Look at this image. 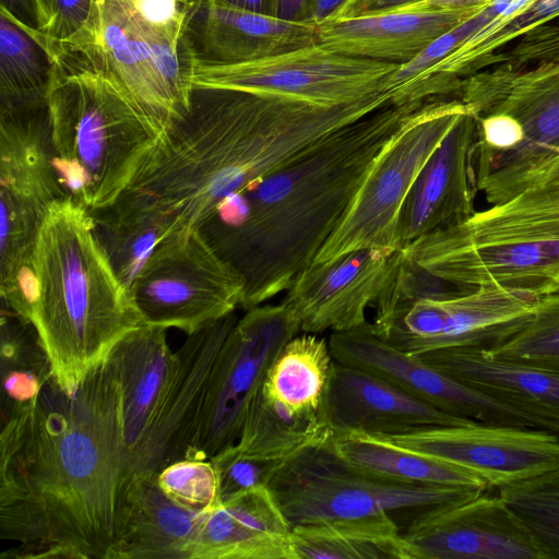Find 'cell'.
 Returning a JSON list of instances; mask_svg holds the SVG:
<instances>
[{
  "mask_svg": "<svg viewBox=\"0 0 559 559\" xmlns=\"http://www.w3.org/2000/svg\"><path fill=\"white\" fill-rule=\"evenodd\" d=\"M129 477L119 389L106 361L74 390L51 376L0 433L1 558L108 559Z\"/></svg>",
  "mask_w": 559,
  "mask_h": 559,
  "instance_id": "obj_1",
  "label": "cell"
},
{
  "mask_svg": "<svg viewBox=\"0 0 559 559\" xmlns=\"http://www.w3.org/2000/svg\"><path fill=\"white\" fill-rule=\"evenodd\" d=\"M391 100L384 92L324 105L278 93L192 85L187 111L159 138L120 197L158 214L166 238L200 229L226 199Z\"/></svg>",
  "mask_w": 559,
  "mask_h": 559,
  "instance_id": "obj_2",
  "label": "cell"
},
{
  "mask_svg": "<svg viewBox=\"0 0 559 559\" xmlns=\"http://www.w3.org/2000/svg\"><path fill=\"white\" fill-rule=\"evenodd\" d=\"M425 102L391 104L328 133L218 206L200 230L243 277L242 309L287 290L311 265L376 156Z\"/></svg>",
  "mask_w": 559,
  "mask_h": 559,
  "instance_id": "obj_3",
  "label": "cell"
},
{
  "mask_svg": "<svg viewBox=\"0 0 559 559\" xmlns=\"http://www.w3.org/2000/svg\"><path fill=\"white\" fill-rule=\"evenodd\" d=\"M34 274L31 322L55 380L72 391L144 323L96 238L90 212L69 197L56 200L44 218Z\"/></svg>",
  "mask_w": 559,
  "mask_h": 559,
  "instance_id": "obj_4",
  "label": "cell"
},
{
  "mask_svg": "<svg viewBox=\"0 0 559 559\" xmlns=\"http://www.w3.org/2000/svg\"><path fill=\"white\" fill-rule=\"evenodd\" d=\"M51 62L47 95L53 167L64 194L88 212L126 191L160 134L107 70L43 39Z\"/></svg>",
  "mask_w": 559,
  "mask_h": 559,
  "instance_id": "obj_5",
  "label": "cell"
},
{
  "mask_svg": "<svg viewBox=\"0 0 559 559\" xmlns=\"http://www.w3.org/2000/svg\"><path fill=\"white\" fill-rule=\"evenodd\" d=\"M402 254L462 292L559 289V171L503 203L407 245Z\"/></svg>",
  "mask_w": 559,
  "mask_h": 559,
  "instance_id": "obj_6",
  "label": "cell"
},
{
  "mask_svg": "<svg viewBox=\"0 0 559 559\" xmlns=\"http://www.w3.org/2000/svg\"><path fill=\"white\" fill-rule=\"evenodd\" d=\"M456 94L476 118L504 115L520 130L512 148L474 157L487 203H503L559 171V48L516 68L491 64L463 78Z\"/></svg>",
  "mask_w": 559,
  "mask_h": 559,
  "instance_id": "obj_7",
  "label": "cell"
},
{
  "mask_svg": "<svg viewBox=\"0 0 559 559\" xmlns=\"http://www.w3.org/2000/svg\"><path fill=\"white\" fill-rule=\"evenodd\" d=\"M332 437L285 462L267 486L292 527L389 515L403 533L427 514L487 491L385 481L343 461L334 450Z\"/></svg>",
  "mask_w": 559,
  "mask_h": 559,
  "instance_id": "obj_8",
  "label": "cell"
},
{
  "mask_svg": "<svg viewBox=\"0 0 559 559\" xmlns=\"http://www.w3.org/2000/svg\"><path fill=\"white\" fill-rule=\"evenodd\" d=\"M63 197L52 163L47 104L0 114V293L2 308L28 322L39 230L50 205Z\"/></svg>",
  "mask_w": 559,
  "mask_h": 559,
  "instance_id": "obj_9",
  "label": "cell"
},
{
  "mask_svg": "<svg viewBox=\"0 0 559 559\" xmlns=\"http://www.w3.org/2000/svg\"><path fill=\"white\" fill-rule=\"evenodd\" d=\"M186 31L145 22L132 0H93L85 26L60 44L117 79L162 136L189 106Z\"/></svg>",
  "mask_w": 559,
  "mask_h": 559,
  "instance_id": "obj_10",
  "label": "cell"
},
{
  "mask_svg": "<svg viewBox=\"0 0 559 559\" xmlns=\"http://www.w3.org/2000/svg\"><path fill=\"white\" fill-rule=\"evenodd\" d=\"M468 108L459 99H427L376 156L338 226L311 264L356 249L399 250L397 219L420 169Z\"/></svg>",
  "mask_w": 559,
  "mask_h": 559,
  "instance_id": "obj_11",
  "label": "cell"
},
{
  "mask_svg": "<svg viewBox=\"0 0 559 559\" xmlns=\"http://www.w3.org/2000/svg\"><path fill=\"white\" fill-rule=\"evenodd\" d=\"M241 274L200 229L160 241L136 275L131 296L145 325L176 328L188 335L240 307Z\"/></svg>",
  "mask_w": 559,
  "mask_h": 559,
  "instance_id": "obj_12",
  "label": "cell"
},
{
  "mask_svg": "<svg viewBox=\"0 0 559 559\" xmlns=\"http://www.w3.org/2000/svg\"><path fill=\"white\" fill-rule=\"evenodd\" d=\"M299 332V321L284 300L253 307L236 321L212 366L185 459L210 460L238 441L267 369Z\"/></svg>",
  "mask_w": 559,
  "mask_h": 559,
  "instance_id": "obj_13",
  "label": "cell"
},
{
  "mask_svg": "<svg viewBox=\"0 0 559 559\" xmlns=\"http://www.w3.org/2000/svg\"><path fill=\"white\" fill-rule=\"evenodd\" d=\"M401 66L342 55L317 44L242 63L190 61L185 76L190 86L262 91L341 105L390 91Z\"/></svg>",
  "mask_w": 559,
  "mask_h": 559,
  "instance_id": "obj_14",
  "label": "cell"
},
{
  "mask_svg": "<svg viewBox=\"0 0 559 559\" xmlns=\"http://www.w3.org/2000/svg\"><path fill=\"white\" fill-rule=\"evenodd\" d=\"M328 342L336 361L381 377L448 414L487 424L544 429L535 417L457 381L420 355L386 343L368 322L332 332Z\"/></svg>",
  "mask_w": 559,
  "mask_h": 559,
  "instance_id": "obj_15",
  "label": "cell"
},
{
  "mask_svg": "<svg viewBox=\"0 0 559 559\" xmlns=\"http://www.w3.org/2000/svg\"><path fill=\"white\" fill-rule=\"evenodd\" d=\"M382 437L466 468L481 477L490 488L559 467V436L540 428L474 421Z\"/></svg>",
  "mask_w": 559,
  "mask_h": 559,
  "instance_id": "obj_16",
  "label": "cell"
},
{
  "mask_svg": "<svg viewBox=\"0 0 559 559\" xmlns=\"http://www.w3.org/2000/svg\"><path fill=\"white\" fill-rule=\"evenodd\" d=\"M539 297L530 290L496 284L420 297L403 318L407 350L421 355L450 347H489L522 325Z\"/></svg>",
  "mask_w": 559,
  "mask_h": 559,
  "instance_id": "obj_17",
  "label": "cell"
},
{
  "mask_svg": "<svg viewBox=\"0 0 559 559\" xmlns=\"http://www.w3.org/2000/svg\"><path fill=\"white\" fill-rule=\"evenodd\" d=\"M401 258V250L365 248L308 266L284 298L300 332L348 331L367 323V308L392 282Z\"/></svg>",
  "mask_w": 559,
  "mask_h": 559,
  "instance_id": "obj_18",
  "label": "cell"
},
{
  "mask_svg": "<svg viewBox=\"0 0 559 559\" xmlns=\"http://www.w3.org/2000/svg\"><path fill=\"white\" fill-rule=\"evenodd\" d=\"M402 534L409 559H544L504 500L486 491L418 519Z\"/></svg>",
  "mask_w": 559,
  "mask_h": 559,
  "instance_id": "obj_19",
  "label": "cell"
},
{
  "mask_svg": "<svg viewBox=\"0 0 559 559\" xmlns=\"http://www.w3.org/2000/svg\"><path fill=\"white\" fill-rule=\"evenodd\" d=\"M477 134V118L467 109L429 156L399 214V250L420 237L461 223L476 212L474 146Z\"/></svg>",
  "mask_w": 559,
  "mask_h": 559,
  "instance_id": "obj_20",
  "label": "cell"
},
{
  "mask_svg": "<svg viewBox=\"0 0 559 559\" xmlns=\"http://www.w3.org/2000/svg\"><path fill=\"white\" fill-rule=\"evenodd\" d=\"M238 319L235 313L188 335L155 419L129 463V477L155 476L186 457L217 353Z\"/></svg>",
  "mask_w": 559,
  "mask_h": 559,
  "instance_id": "obj_21",
  "label": "cell"
},
{
  "mask_svg": "<svg viewBox=\"0 0 559 559\" xmlns=\"http://www.w3.org/2000/svg\"><path fill=\"white\" fill-rule=\"evenodd\" d=\"M317 44L316 25L241 9L222 0H193L185 51L188 63L234 64Z\"/></svg>",
  "mask_w": 559,
  "mask_h": 559,
  "instance_id": "obj_22",
  "label": "cell"
},
{
  "mask_svg": "<svg viewBox=\"0 0 559 559\" xmlns=\"http://www.w3.org/2000/svg\"><path fill=\"white\" fill-rule=\"evenodd\" d=\"M334 433L360 431L392 436L476 420L448 414L388 380L334 359L324 400Z\"/></svg>",
  "mask_w": 559,
  "mask_h": 559,
  "instance_id": "obj_23",
  "label": "cell"
},
{
  "mask_svg": "<svg viewBox=\"0 0 559 559\" xmlns=\"http://www.w3.org/2000/svg\"><path fill=\"white\" fill-rule=\"evenodd\" d=\"M488 2L460 9L408 7L353 19H331L317 26L319 44L350 57L405 64Z\"/></svg>",
  "mask_w": 559,
  "mask_h": 559,
  "instance_id": "obj_24",
  "label": "cell"
},
{
  "mask_svg": "<svg viewBox=\"0 0 559 559\" xmlns=\"http://www.w3.org/2000/svg\"><path fill=\"white\" fill-rule=\"evenodd\" d=\"M190 559H296L293 527L267 487L202 512Z\"/></svg>",
  "mask_w": 559,
  "mask_h": 559,
  "instance_id": "obj_25",
  "label": "cell"
},
{
  "mask_svg": "<svg viewBox=\"0 0 559 559\" xmlns=\"http://www.w3.org/2000/svg\"><path fill=\"white\" fill-rule=\"evenodd\" d=\"M119 389L126 471L152 426L179 364L166 329L142 325L120 340L105 359ZM130 479V477H129Z\"/></svg>",
  "mask_w": 559,
  "mask_h": 559,
  "instance_id": "obj_26",
  "label": "cell"
},
{
  "mask_svg": "<svg viewBox=\"0 0 559 559\" xmlns=\"http://www.w3.org/2000/svg\"><path fill=\"white\" fill-rule=\"evenodd\" d=\"M429 365L559 433V372L493 357L483 346H460L420 355Z\"/></svg>",
  "mask_w": 559,
  "mask_h": 559,
  "instance_id": "obj_27",
  "label": "cell"
},
{
  "mask_svg": "<svg viewBox=\"0 0 559 559\" xmlns=\"http://www.w3.org/2000/svg\"><path fill=\"white\" fill-rule=\"evenodd\" d=\"M333 361L324 338L295 335L274 358L249 406L295 428L326 427L324 400Z\"/></svg>",
  "mask_w": 559,
  "mask_h": 559,
  "instance_id": "obj_28",
  "label": "cell"
},
{
  "mask_svg": "<svg viewBox=\"0 0 559 559\" xmlns=\"http://www.w3.org/2000/svg\"><path fill=\"white\" fill-rule=\"evenodd\" d=\"M202 512L167 497L156 475H134L122 493L108 559H190Z\"/></svg>",
  "mask_w": 559,
  "mask_h": 559,
  "instance_id": "obj_29",
  "label": "cell"
},
{
  "mask_svg": "<svg viewBox=\"0 0 559 559\" xmlns=\"http://www.w3.org/2000/svg\"><path fill=\"white\" fill-rule=\"evenodd\" d=\"M337 455L348 465L389 483L489 489L475 473L391 440L360 431L333 433Z\"/></svg>",
  "mask_w": 559,
  "mask_h": 559,
  "instance_id": "obj_30",
  "label": "cell"
},
{
  "mask_svg": "<svg viewBox=\"0 0 559 559\" xmlns=\"http://www.w3.org/2000/svg\"><path fill=\"white\" fill-rule=\"evenodd\" d=\"M296 559H409L402 531L389 515L293 527Z\"/></svg>",
  "mask_w": 559,
  "mask_h": 559,
  "instance_id": "obj_31",
  "label": "cell"
},
{
  "mask_svg": "<svg viewBox=\"0 0 559 559\" xmlns=\"http://www.w3.org/2000/svg\"><path fill=\"white\" fill-rule=\"evenodd\" d=\"M90 214L102 249L131 294L136 275L166 238L162 218L145 205L122 197Z\"/></svg>",
  "mask_w": 559,
  "mask_h": 559,
  "instance_id": "obj_32",
  "label": "cell"
},
{
  "mask_svg": "<svg viewBox=\"0 0 559 559\" xmlns=\"http://www.w3.org/2000/svg\"><path fill=\"white\" fill-rule=\"evenodd\" d=\"M559 19V0H537L524 12L499 25H485L416 82L440 94L456 93L461 80L486 68L488 60L530 31Z\"/></svg>",
  "mask_w": 559,
  "mask_h": 559,
  "instance_id": "obj_33",
  "label": "cell"
},
{
  "mask_svg": "<svg viewBox=\"0 0 559 559\" xmlns=\"http://www.w3.org/2000/svg\"><path fill=\"white\" fill-rule=\"evenodd\" d=\"M1 424L31 411L52 376L47 353L34 325L2 308Z\"/></svg>",
  "mask_w": 559,
  "mask_h": 559,
  "instance_id": "obj_34",
  "label": "cell"
},
{
  "mask_svg": "<svg viewBox=\"0 0 559 559\" xmlns=\"http://www.w3.org/2000/svg\"><path fill=\"white\" fill-rule=\"evenodd\" d=\"M51 70L44 45L0 10V114L47 104Z\"/></svg>",
  "mask_w": 559,
  "mask_h": 559,
  "instance_id": "obj_35",
  "label": "cell"
},
{
  "mask_svg": "<svg viewBox=\"0 0 559 559\" xmlns=\"http://www.w3.org/2000/svg\"><path fill=\"white\" fill-rule=\"evenodd\" d=\"M498 489L534 537L544 559H559V467Z\"/></svg>",
  "mask_w": 559,
  "mask_h": 559,
  "instance_id": "obj_36",
  "label": "cell"
},
{
  "mask_svg": "<svg viewBox=\"0 0 559 559\" xmlns=\"http://www.w3.org/2000/svg\"><path fill=\"white\" fill-rule=\"evenodd\" d=\"M487 350L497 358L559 372V289L542 295L522 325Z\"/></svg>",
  "mask_w": 559,
  "mask_h": 559,
  "instance_id": "obj_37",
  "label": "cell"
},
{
  "mask_svg": "<svg viewBox=\"0 0 559 559\" xmlns=\"http://www.w3.org/2000/svg\"><path fill=\"white\" fill-rule=\"evenodd\" d=\"M160 489L188 510L202 512L221 503L215 468L210 460L182 459L156 475Z\"/></svg>",
  "mask_w": 559,
  "mask_h": 559,
  "instance_id": "obj_38",
  "label": "cell"
},
{
  "mask_svg": "<svg viewBox=\"0 0 559 559\" xmlns=\"http://www.w3.org/2000/svg\"><path fill=\"white\" fill-rule=\"evenodd\" d=\"M210 461L217 475L221 502L257 487H267L281 467L243 453L236 443L221 450Z\"/></svg>",
  "mask_w": 559,
  "mask_h": 559,
  "instance_id": "obj_39",
  "label": "cell"
},
{
  "mask_svg": "<svg viewBox=\"0 0 559 559\" xmlns=\"http://www.w3.org/2000/svg\"><path fill=\"white\" fill-rule=\"evenodd\" d=\"M493 19L496 13L488 2L479 12L437 38L414 60L402 64L392 76V88L420 76Z\"/></svg>",
  "mask_w": 559,
  "mask_h": 559,
  "instance_id": "obj_40",
  "label": "cell"
},
{
  "mask_svg": "<svg viewBox=\"0 0 559 559\" xmlns=\"http://www.w3.org/2000/svg\"><path fill=\"white\" fill-rule=\"evenodd\" d=\"M38 34L62 43L78 34L90 20L93 0H36Z\"/></svg>",
  "mask_w": 559,
  "mask_h": 559,
  "instance_id": "obj_41",
  "label": "cell"
},
{
  "mask_svg": "<svg viewBox=\"0 0 559 559\" xmlns=\"http://www.w3.org/2000/svg\"><path fill=\"white\" fill-rule=\"evenodd\" d=\"M425 0H346L332 19H353L404 9ZM331 20V19H330Z\"/></svg>",
  "mask_w": 559,
  "mask_h": 559,
  "instance_id": "obj_42",
  "label": "cell"
},
{
  "mask_svg": "<svg viewBox=\"0 0 559 559\" xmlns=\"http://www.w3.org/2000/svg\"><path fill=\"white\" fill-rule=\"evenodd\" d=\"M0 10L35 38L38 34L36 0H0Z\"/></svg>",
  "mask_w": 559,
  "mask_h": 559,
  "instance_id": "obj_43",
  "label": "cell"
},
{
  "mask_svg": "<svg viewBox=\"0 0 559 559\" xmlns=\"http://www.w3.org/2000/svg\"><path fill=\"white\" fill-rule=\"evenodd\" d=\"M346 0H307L301 22L318 26L330 20Z\"/></svg>",
  "mask_w": 559,
  "mask_h": 559,
  "instance_id": "obj_44",
  "label": "cell"
},
{
  "mask_svg": "<svg viewBox=\"0 0 559 559\" xmlns=\"http://www.w3.org/2000/svg\"><path fill=\"white\" fill-rule=\"evenodd\" d=\"M306 3L307 0H274L273 15L301 22Z\"/></svg>",
  "mask_w": 559,
  "mask_h": 559,
  "instance_id": "obj_45",
  "label": "cell"
},
{
  "mask_svg": "<svg viewBox=\"0 0 559 559\" xmlns=\"http://www.w3.org/2000/svg\"><path fill=\"white\" fill-rule=\"evenodd\" d=\"M231 5L273 15L274 0H222Z\"/></svg>",
  "mask_w": 559,
  "mask_h": 559,
  "instance_id": "obj_46",
  "label": "cell"
}]
</instances>
